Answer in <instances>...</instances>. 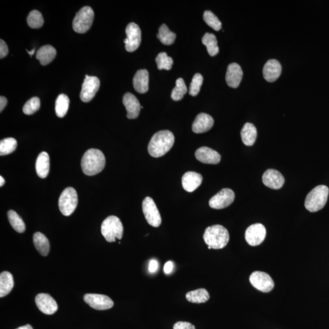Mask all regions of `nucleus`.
Segmentation results:
<instances>
[{"mask_svg": "<svg viewBox=\"0 0 329 329\" xmlns=\"http://www.w3.org/2000/svg\"><path fill=\"white\" fill-rule=\"evenodd\" d=\"M257 132L254 124L247 123L241 130V137L243 143L247 146H252L257 138Z\"/></svg>", "mask_w": 329, "mask_h": 329, "instance_id": "nucleus-26", "label": "nucleus"}, {"mask_svg": "<svg viewBox=\"0 0 329 329\" xmlns=\"http://www.w3.org/2000/svg\"><path fill=\"white\" fill-rule=\"evenodd\" d=\"M41 108V100L38 97H33L29 100L23 106V112L26 115L30 116L39 111Z\"/></svg>", "mask_w": 329, "mask_h": 329, "instance_id": "nucleus-39", "label": "nucleus"}, {"mask_svg": "<svg viewBox=\"0 0 329 329\" xmlns=\"http://www.w3.org/2000/svg\"><path fill=\"white\" fill-rule=\"evenodd\" d=\"M203 83V77L200 73H197L193 77L189 88L190 95L196 96L200 93L201 85Z\"/></svg>", "mask_w": 329, "mask_h": 329, "instance_id": "nucleus-40", "label": "nucleus"}, {"mask_svg": "<svg viewBox=\"0 0 329 329\" xmlns=\"http://www.w3.org/2000/svg\"><path fill=\"white\" fill-rule=\"evenodd\" d=\"M35 301L38 309L46 315H53L58 309L56 301L48 294L37 295Z\"/></svg>", "mask_w": 329, "mask_h": 329, "instance_id": "nucleus-15", "label": "nucleus"}, {"mask_svg": "<svg viewBox=\"0 0 329 329\" xmlns=\"http://www.w3.org/2000/svg\"><path fill=\"white\" fill-rule=\"evenodd\" d=\"M142 210L146 221L151 226L158 228L162 223V218L155 201L151 197H146L143 201Z\"/></svg>", "mask_w": 329, "mask_h": 329, "instance_id": "nucleus-8", "label": "nucleus"}, {"mask_svg": "<svg viewBox=\"0 0 329 329\" xmlns=\"http://www.w3.org/2000/svg\"><path fill=\"white\" fill-rule=\"evenodd\" d=\"M4 183L5 181L3 177H2L1 176H0V187L3 186Z\"/></svg>", "mask_w": 329, "mask_h": 329, "instance_id": "nucleus-47", "label": "nucleus"}, {"mask_svg": "<svg viewBox=\"0 0 329 329\" xmlns=\"http://www.w3.org/2000/svg\"><path fill=\"white\" fill-rule=\"evenodd\" d=\"M266 236L265 227L262 224L256 223L248 227L245 232V240L250 246L256 247L264 241Z\"/></svg>", "mask_w": 329, "mask_h": 329, "instance_id": "nucleus-11", "label": "nucleus"}, {"mask_svg": "<svg viewBox=\"0 0 329 329\" xmlns=\"http://www.w3.org/2000/svg\"><path fill=\"white\" fill-rule=\"evenodd\" d=\"M128 43L125 48L128 52H134L139 47L142 41V32L138 25L135 23H130L126 29Z\"/></svg>", "mask_w": 329, "mask_h": 329, "instance_id": "nucleus-14", "label": "nucleus"}, {"mask_svg": "<svg viewBox=\"0 0 329 329\" xmlns=\"http://www.w3.org/2000/svg\"><path fill=\"white\" fill-rule=\"evenodd\" d=\"M49 157L48 153L41 152L37 159L36 169L38 176L41 179L45 178L49 171Z\"/></svg>", "mask_w": 329, "mask_h": 329, "instance_id": "nucleus-25", "label": "nucleus"}, {"mask_svg": "<svg viewBox=\"0 0 329 329\" xmlns=\"http://www.w3.org/2000/svg\"><path fill=\"white\" fill-rule=\"evenodd\" d=\"M244 73L241 67L237 63L229 64L227 69L226 82L232 88H237L241 82Z\"/></svg>", "mask_w": 329, "mask_h": 329, "instance_id": "nucleus-20", "label": "nucleus"}, {"mask_svg": "<svg viewBox=\"0 0 329 329\" xmlns=\"http://www.w3.org/2000/svg\"><path fill=\"white\" fill-rule=\"evenodd\" d=\"M203 19L206 24L213 28L214 30L218 31L221 30L222 24L220 20L210 10H206L204 13Z\"/></svg>", "mask_w": 329, "mask_h": 329, "instance_id": "nucleus-38", "label": "nucleus"}, {"mask_svg": "<svg viewBox=\"0 0 329 329\" xmlns=\"http://www.w3.org/2000/svg\"><path fill=\"white\" fill-rule=\"evenodd\" d=\"M123 103L127 111V119H137L139 116L141 106L136 96L131 93H126L123 98Z\"/></svg>", "mask_w": 329, "mask_h": 329, "instance_id": "nucleus-18", "label": "nucleus"}, {"mask_svg": "<svg viewBox=\"0 0 329 329\" xmlns=\"http://www.w3.org/2000/svg\"><path fill=\"white\" fill-rule=\"evenodd\" d=\"M78 202L77 191L72 187H68L60 196L59 210L65 216L71 215L77 207Z\"/></svg>", "mask_w": 329, "mask_h": 329, "instance_id": "nucleus-7", "label": "nucleus"}, {"mask_svg": "<svg viewBox=\"0 0 329 329\" xmlns=\"http://www.w3.org/2000/svg\"><path fill=\"white\" fill-rule=\"evenodd\" d=\"M158 262H157V260L155 259L151 260L150 264H149V271L152 273H155L158 269Z\"/></svg>", "mask_w": 329, "mask_h": 329, "instance_id": "nucleus-43", "label": "nucleus"}, {"mask_svg": "<svg viewBox=\"0 0 329 329\" xmlns=\"http://www.w3.org/2000/svg\"><path fill=\"white\" fill-rule=\"evenodd\" d=\"M56 54V49L53 46L44 45L37 51L36 59L39 60L41 65H46L53 61Z\"/></svg>", "mask_w": 329, "mask_h": 329, "instance_id": "nucleus-24", "label": "nucleus"}, {"mask_svg": "<svg viewBox=\"0 0 329 329\" xmlns=\"http://www.w3.org/2000/svg\"><path fill=\"white\" fill-rule=\"evenodd\" d=\"M35 49H36L35 48H34V49H33V50H31V51H28V50H27V53H28L30 55L31 57H32L33 55L34 54H35Z\"/></svg>", "mask_w": 329, "mask_h": 329, "instance_id": "nucleus-48", "label": "nucleus"}, {"mask_svg": "<svg viewBox=\"0 0 329 329\" xmlns=\"http://www.w3.org/2000/svg\"><path fill=\"white\" fill-rule=\"evenodd\" d=\"M14 287L13 276L8 271L0 274V297H3L11 291Z\"/></svg>", "mask_w": 329, "mask_h": 329, "instance_id": "nucleus-28", "label": "nucleus"}, {"mask_svg": "<svg viewBox=\"0 0 329 329\" xmlns=\"http://www.w3.org/2000/svg\"><path fill=\"white\" fill-rule=\"evenodd\" d=\"M17 147V140L14 138H6L0 142V155H8L14 152Z\"/></svg>", "mask_w": 329, "mask_h": 329, "instance_id": "nucleus-34", "label": "nucleus"}, {"mask_svg": "<svg viewBox=\"0 0 329 329\" xmlns=\"http://www.w3.org/2000/svg\"><path fill=\"white\" fill-rule=\"evenodd\" d=\"M16 329H33L32 328V326H30V325H27L23 326H21V327H19Z\"/></svg>", "mask_w": 329, "mask_h": 329, "instance_id": "nucleus-46", "label": "nucleus"}, {"mask_svg": "<svg viewBox=\"0 0 329 329\" xmlns=\"http://www.w3.org/2000/svg\"><path fill=\"white\" fill-rule=\"evenodd\" d=\"M203 239L206 245L211 249H220L228 244L229 234L224 226L216 224L206 228Z\"/></svg>", "mask_w": 329, "mask_h": 329, "instance_id": "nucleus-3", "label": "nucleus"}, {"mask_svg": "<svg viewBox=\"0 0 329 329\" xmlns=\"http://www.w3.org/2000/svg\"><path fill=\"white\" fill-rule=\"evenodd\" d=\"M185 297L188 301L195 304L205 303L210 299L209 293L205 288H199L188 292Z\"/></svg>", "mask_w": 329, "mask_h": 329, "instance_id": "nucleus-29", "label": "nucleus"}, {"mask_svg": "<svg viewBox=\"0 0 329 329\" xmlns=\"http://www.w3.org/2000/svg\"><path fill=\"white\" fill-rule=\"evenodd\" d=\"M156 62L159 70H169L173 66V60L165 52H162L156 57Z\"/></svg>", "mask_w": 329, "mask_h": 329, "instance_id": "nucleus-37", "label": "nucleus"}, {"mask_svg": "<svg viewBox=\"0 0 329 329\" xmlns=\"http://www.w3.org/2000/svg\"><path fill=\"white\" fill-rule=\"evenodd\" d=\"M187 92V88L184 80L179 78L176 80V87L172 90L171 97L174 101H178L184 98Z\"/></svg>", "mask_w": 329, "mask_h": 329, "instance_id": "nucleus-35", "label": "nucleus"}, {"mask_svg": "<svg viewBox=\"0 0 329 329\" xmlns=\"http://www.w3.org/2000/svg\"><path fill=\"white\" fill-rule=\"evenodd\" d=\"M27 22L29 27L31 28H40L44 23L42 15L38 10H33L28 15Z\"/></svg>", "mask_w": 329, "mask_h": 329, "instance_id": "nucleus-36", "label": "nucleus"}, {"mask_svg": "<svg viewBox=\"0 0 329 329\" xmlns=\"http://www.w3.org/2000/svg\"><path fill=\"white\" fill-rule=\"evenodd\" d=\"M214 124V120L210 115L201 113L198 114L193 122L192 130L196 134H201L208 131Z\"/></svg>", "mask_w": 329, "mask_h": 329, "instance_id": "nucleus-19", "label": "nucleus"}, {"mask_svg": "<svg viewBox=\"0 0 329 329\" xmlns=\"http://www.w3.org/2000/svg\"><path fill=\"white\" fill-rule=\"evenodd\" d=\"M100 87V81L95 77L85 75L81 91L80 98L84 103L90 102L95 97Z\"/></svg>", "mask_w": 329, "mask_h": 329, "instance_id": "nucleus-10", "label": "nucleus"}, {"mask_svg": "<svg viewBox=\"0 0 329 329\" xmlns=\"http://www.w3.org/2000/svg\"><path fill=\"white\" fill-rule=\"evenodd\" d=\"M203 180L202 175L194 171H188L183 175L182 187L188 192H194L202 184Z\"/></svg>", "mask_w": 329, "mask_h": 329, "instance_id": "nucleus-22", "label": "nucleus"}, {"mask_svg": "<svg viewBox=\"0 0 329 329\" xmlns=\"http://www.w3.org/2000/svg\"><path fill=\"white\" fill-rule=\"evenodd\" d=\"M101 234L107 242H115L116 239L121 240L123 234V226L120 219L116 216H110L101 224Z\"/></svg>", "mask_w": 329, "mask_h": 329, "instance_id": "nucleus-5", "label": "nucleus"}, {"mask_svg": "<svg viewBox=\"0 0 329 329\" xmlns=\"http://www.w3.org/2000/svg\"><path fill=\"white\" fill-rule=\"evenodd\" d=\"M262 181L266 187L279 190L283 187L285 179L283 175L276 169H269L263 174Z\"/></svg>", "mask_w": 329, "mask_h": 329, "instance_id": "nucleus-16", "label": "nucleus"}, {"mask_svg": "<svg viewBox=\"0 0 329 329\" xmlns=\"http://www.w3.org/2000/svg\"><path fill=\"white\" fill-rule=\"evenodd\" d=\"M195 157L198 161L206 164H216L221 161V156L217 151L206 146L198 148L196 151Z\"/></svg>", "mask_w": 329, "mask_h": 329, "instance_id": "nucleus-17", "label": "nucleus"}, {"mask_svg": "<svg viewBox=\"0 0 329 329\" xmlns=\"http://www.w3.org/2000/svg\"><path fill=\"white\" fill-rule=\"evenodd\" d=\"M106 165L104 154L97 149H90L83 155L82 167L83 173L87 176H94L103 170Z\"/></svg>", "mask_w": 329, "mask_h": 329, "instance_id": "nucleus-2", "label": "nucleus"}, {"mask_svg": "<svg viewBox=\"0 0 329 329\" xmlns=\"http://www.w3.org/2000/svg\"><path fill=\"white\" fill-rule=\"evenodd\" d=\"M70 104L69 98L65 94H61L56 100L55 111L57 116L62 118L67 114Z\"/></svg>", "mask_w": 329, "mask_h": 329, "instance_id": "nucleus-32", "label": "nucleus"}, {"mask_svg": "<svg viewBox=\"0 0 329 329\" xmlns=\"http://www.w3.org/2000/svg\"><path fill=\"white\" fill-rule=\"evenodd\" d=\"M157 37L164 45H170L174 42L176 35L169 30L165 24H163L159 29Z\"/></svg>", "mask_w": 329, "mask_h": 329, "instance_id": "nucleus-31", "label": "nucleus"}, {"mask_svg": "<svg viewBox=\"0 0 329 329\" xmlns=\"http://www.w3.org/2000/svg\"><path fill=\"white\" fill-rule=\"evenodd\" d=\"M173 329H196L195 326L189 322L178 321L174 324Z\"/></svg>", "mask_w": 329, "mask_h": 329, "instance_id": "nucleus-41", "label": "nucleus"}, {"mask_svg": "<svg viewBox=\"0 0 329 329\" xmlns=\"http://www.w3.org/2000/svg\"><path fill=\"white\" fill-rule=\"evenodd\" d=\"M281 73V64L276 59L269 60L263 69V77L266 82H276L280 77Z\"/></svg>", "mask_w": 329, "mask_h": 329, "instance_id": "nucleus-21", "label": "nucleus"}, {"mask_svg": "<svg viewBox=\"0 0 329 329\" xmlns=\"http://www.w3.org/2000/svg\"><path fill=\"white\" fill-rule=\"evenodd\" d=\"M174 143L173 133L168 130H161L151 138L148 146V153L154 158H160L171 150Z\"/></svg>", "mask_w": 329, "mask_h": 329, "instance_id": "nucleus-1", "label": "nucleus"}, {"mask_svg": "<svg viewBox=\"0 0 329 329\" xmlns=\"http://www.w3.org/2000/svg\"><path fill=\"white\" fill-rule=\"evenodd\" d=\"M7 218H8L10 225L15 231L18 233H23L25 231L26 226L24 221L15 211L9 210L7 212Z\"/></svg>", "mask_w": 329, "mask_h": 329, "instance_id": "nucleus-33", "label": "nucleus"}, {"mask_svg": "<svg viewBox=\"0 0 329 329\" xmlns=\"http://www.w3.org/2000/svg\"><path fill=\"white\" fill-rule=\"evenodd\" d=\"M202 42L207 48L210 56H215L219 53L218 41L216 36L212 33H206L203 37Z\"/></svg>", "mask_w": 329, "mask_h": 329, "instance_id": "nucleus-30", "label": "nucleus"}, {"mask_svg": "<svg viewBox=\"0 0 329 329\" xmlns=\"http://www.w3.org/2000/svg\"><path fill=\"white\" fill-rule=\"evenodd\" d=\"M7 103V100L4 96H0V112L3 111Z\"/></svg>", "mask_w": 329, "mask_h": 329, "instance_id": "nucleus-45", "label": "nucleus"}, {"mask_svg": "<svg viewBox=\"0 0 329 329\" xmlns=\"http://www.w3.org/2000/svg\"><path fill=\"white\" fill-rule=\"evenodd\" d=\"M249 282L255 288L263 292H270L274 287L271 277L262 271H254L250 274Z\"/></svg>", "mask_w": 329, "mask_h": 329, "instance_id": "nucleus-9", "label": "nucleus"}, {"mask_svg": "<svg viewBox=\"0 0 329 329\" xmlns=\"http://www.w3.org/2000/svg\"><path fill=\"white\" fill-rule=\"evenodd\" d=\"M329 190L326 185L316 187L307 195L305 207L310 212H316L325 207L328 201Z\"/></svg>", "mask_w": 329, "mask_h": 329, "instance_id": "nucleus-4", "label": "nucleus"}, {"mask_svg": "<svg viewBox=\"0 0 329 329\" xmlns=\"http://www.w3.org/2000/svg\"><path fill=\"white\" fill-rule=\"evenodd\" d=\"M133 85L137 92L145 93L149 89V73L145 69L138 70L133 78Z\"/></svg>", "mask_w": 329, "mask_h": 329, "instance_id": "nucleus-23", "label": "nucleus"}, {"mask_svg": "<svg viewBox=\"0 0 329 329\" xmlns=\"http://www.w3.org/2000/svg\"><path fill=\"white\" fill-rule=\"evenodd\" d=\"M94 12L89 6L83 7L76 15L73 21V30L78 33L83 34L87 32L92 25Z\"/></svg>", "mask_w": 329, "mask_h": 329, "instance_id": "nucleus-6", "label": "nucleus"}, {"mask_svg": "<svg viewBox=\"0 0 329 329\" xmlns=\"http://www.w3.org/2000/svg\"><path fill=\"white\" fill-rule=\"evenodd\" d=\"M8 47L6 42L2 39L0 40V58L2 59L6 57L8 54Z\"/></svg>", "mask_w": 329, "mask_h": 329, "instance_id": "nucleus-42", "label": "nucleus"}, {"mask_svg": "<svg viewBox=\"0 0 329 329\" xmlns=\"http://www.w3.org/2000/svg\"><path fill=\"white\" fill-rule=\"evenodd\" d=\"M83 300L90 307L95 310H108L114 306L113 301L106 295L86 294L83 297Z\"/></svg>", "mask_w": 329, "mask_h": 329, "instance_id": "nucleus-13", "label": "nucleus"}, {"mask_svg": "<svg viewBox=\"0 0 329 329\" xmlns=\"http://www.w3.org/2000/svg\"><path fill=\"white\" fill-rule=\"evenodd\" d=\"M33 242L36 249L41 255L46 256L48 254L50 246L49 240L45 235L41 232H36L33 236Z\"/></svg>", "mask_w": 329, "mask_h": 329, "instance_id": "nucleus-27", "label": "nucleus"}, {"mask_svg": "<svg viewBox=\"0 0 329 329\" xmlns=\"http://www.w3.org/2000/svg\"><path fill=\"white\" fill-rule=\"evenodd\" d=\"M173 262H171V261H169V262H167L165 263V265H164V273L168 274L170 273L172 271H173Z\"/></svg>", "mask_w": 329, "mask_h": 329, "instance_id": "nucleus-44", "label": "nucleus"}, {"mask_svg": "<svg viewBox=\"0 0 329 329\" xmlns=\"http://www.w3.org/2000/svg\"><path fill=\"white\" fill-rule=\"evenodd\" d=\"M235 200V193L230 189H223L213 196L209 201V206L214 209H223L231 206Z\"/></svg>", "mask_w": 329, "mask_h": 329, "instance_id": "nucleus-12", "label": "nucleus"}]
</instances>
